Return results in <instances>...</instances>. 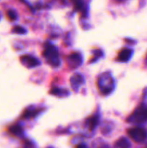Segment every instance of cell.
<instances>
[{
    "label": "cell",
    "instance_id": "obj_1",
    "mask_svg": "<svg viewBox=\"0 0 147 148\" xmlns=\"http://www.w3.org/2000/svg\"><path fill=\"white\" fill-rule=\"evenodd\" d=\"M43 57L50 65L53 67H58L60 64L58 51L53 45H48L46 47L43 52Z\"/></svg>",
    "mask_w": 147,
    "mask_h": 148
},
{
    "label": "cell",
    "instance_id": "obj_2",
    "mask_svg": "<svg viewBox=\"0 0 147 148\" xmlns=\"http://www.w3.org/2000/svg\"><path fill=\"white\" fill-rule=\"evenodd\" d=\"M113 79L110 74H103L98 79V86L104 95H108L112 92L114 87Z\"/></svg>",
    "mask_w": 147,
    "mask_h": 148
},
{
    "label": "cell",
    "instance_id": "obj_3",
    "mask_svg": "<svg viewBox=\"0 0 147 148\" xmlns=\"http://www.w3.org/2000/svg\"><path fill=\"white\" fill-rule=\"evenodd\" d=\"M128 121L137 124H142L147 121V107L144 105H141L133 113L131 117L128 119Z\"/></svg>",
    "mask_w": 147,
    "mask_h": 148
},
{
    "label": "cell",
    "instance_id": "obj_4",
    "mask_svg": "<svg viewBox=\"0 0 147 148\" xmlns=\"http://www.w3.org/2000/svg\"><path fill=\"white\" fill-rule=\"evenodd\" d=\"M128 134L131 139L136 142H144L147 138V132L140 127H134L128 129Z\"/></svg>",
    "mask_w": 147,
    "mask_h": 148
},
{
    "label": "cell",
    "instance_id": "obj_5",
    "mask_svg": "<svg viewBox=\"0 0 147 148\" xmlns=\"http://www.w3.org/2000/svg\"><path fill=\"white\" fill-rule=\"evenodd\" d=\"M20 61H21L22 64L27 68H33V67H37L40 64V61L30 55L22 56L20 58Z\"/></svg>",
    "mask_w": 147,
    "mask_h": 148
},
{
    "label": "cell",
    "instance_id": "obj_6",
    "mask_svg": "<svg viewBox=\"0 0 147 148\" xmlns=\"http://www.w3.org/2000/svg\"><path fill=\"white\" fill-rule=\"evenodd\" d=\"M82 62V58L79 53H72L68 57V64L72 68H76L81 65Z\"/></svg>",
    "mask_w": 147,
    "mask_h": 148
},
{
    "label": "cell",
    "instance_id": "obj_7",
    "mask_svg": "<svg viewBox=\"0 0 147 148\" xmlns=\"http://www.w3.org/2000/svg\"><path fill=\"white\" fill-rule=\"evenodd\" d=\"M133 54V51L130 48H122L120 51V52L118 54V57L117 60L121 62H126L131 59V55Z\"/></svg>",
    "mask_w": 147,
    "mask_h": 148
},
{
    "label": "cell",
    "instance_id": "obj_8",
    "mask_svg": "<svg viewBox=\"0 0 147 148\" xmlns=\"http://www.w3.org/2000/svg\"><path fill=\"white\" fill-rule=\"evenodd\" d=\"M71 87L73 89L77 90L80 85H82L84 83V77H82L81 74H76L74 76H72L71 78Z\"/></svg>",
    "mask_w": 147,
    "mask_h": 148
},
{
    "label": "cell",
    "instance_id": "obj_9",
    "mask_svg": "<svg viewBox=\"0 0 147 148\" xmlns=\"http://www.w3.org/2000/svg\"><path fill=\"white\" fill-rule=\"evenodd\" d=\"M98 121H99L98 116H93L89 118V119H88V120L86 121V125L88 126L89 129L91 131H92L95 129V127L97 125Z\"/></svg>",
    "mask_w": 147,
    "mask_h": 148
},
{
    "label": "cell",
    "instance_id": "obj_10",
    "mask_svg": "<svg viewBox=\"0 0 147 148\" xmlns=\"http://www.w3.org/2000/svg\"><path fill=\"white\" fill-rule=\"evenodd\" d=\"M39 112H40V110H35V109L30 110V109H27V110H25L24 112H23L22 118H24V119H30V118H34L38 114Z\"/></svg>",
    "mask_w": 147,
    "mask_h": 148
},
{
    "label": "cell",
    "instance_id": "obj_11",
    "mask_svg": "<svg viewBox=\"0 0 147 148\" xmlns=\"http://www.w3.org/2000/svg\"><path fill=\"white\" fill-rule=\"evenodd\" d=\"M115 147H131V144H130L129 141L126 138L122 137L115 142Z\"/></svg>",
    "mask_w": 147,
    "mask_h": 148
},
{
    "label": "cell",
    "instance_id": "obj_12",
    "mask_svg": "<svg viewBox=\"0 0 147 148\" xmlns=\"http://www.w3.org/2000/svg\"><path fill=\"white\" fill-rule=\"evenodd\" d=\"M10 132L12 134L16 135V136H20L21 134H22L23 129L19 125H14V126H12L10 128Z\"/></svg>",
    "mask_w": 147,
    "mask_h": 148
},
{
    "label": "cell",
    "instance_id": "obj_13",
    "mask_svg": "<svg viewBox=\"0 0 147 148\" xmlns=\"http://www.w3.org/2000/svg\"><path fill=\"white\" fill-rule=\"evenodd\" d=\"M50 93L53 95H56L59 96H65L67 95V94H69V93L66 91V90H63V89L58 88V87H54V88L51 89Z\"/></svg>",
    "mask_w": 147,
    "mask_h": 148
},
{
    "label": "cell",
    "instance_id": "obj_14",
    "mask_svg": "<svg viewBox=\"0 0 147 148\" xmlns=\"http://www.w3.org/2000/svg\"><path fill=\"white\" fill-rule=\"evenodd\" d=\"M85 0H75L74 1V6L76 10L79 11H85Z\"/></svg>",
    "mask_w": 147,
    "mask_h": 148
},
{
    "label": "cell",
    "instance_id": "obj_15",
    "mask_svg": "<svg viewBox=\"0 0 147 148\" xmlns=\"http://www.w3.org/2000/svg\"><path fill=\"white\" fill-rule=\"evenodd\" d=\"M12 32L15 33H20V34H24L26 33V30L24 28H22L20 26H15L12 29Z\"/></svg>",
    "mask_w": 147,
    "mask_h": 148
},
{
    "label": "cell",
    "instance_id": "obj_16",
    "mask_svg": "<svg viewBox=\"0 0 147 148\" xmlns=\"http://www.w3.org/2000/svg\"><path fill=\"white\" fill-rule=\"evenodd\" d=\"M7 17L11 20H14L17 19V14H16V12L14 11L10 10L7 12Z\"/></svg>",
    "mask_w": 147,
    "mask_h": 148
},
{
    "label": "cell",
    "instance_id": "obj_17",
    "mask_svg": "<svg viewBox=\"0 0 147 148\" xmlns=\"http://www.w3.org/2000/svg\"><path fill=\"white\" fill-rule=\"evenodd\" d=\"M77 147H86V145H77Z\"/></svg>",
    "mask_w": 147,
    "mask_h": 148
},
{
    "label": "cell",
    "instance_id": "obj_18",
    "mask_svg": "<svg viewBox=\"0 0 147 148\" xmlns=\"http://www.w3.org/2000/svg\"><path fill=\"white\" fill-rule=\"evenodd\" d=\"M118 1L120 2H125V1H126V0H118Z\"/></svg>",
    "mask_w": 147,
    "mask_h": 148
}]
</instances>
